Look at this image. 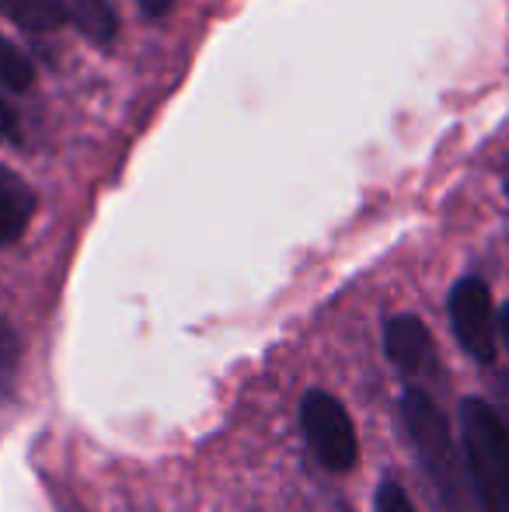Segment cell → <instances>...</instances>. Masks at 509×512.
I'll return each mask as SVG.
<instances>
[{"mask_svg":"<svg viewBox=\"0 0 509 512\" xmlns=\"http://www.w3.org/2000/svg\"><path fill=\"white\" fill-rule=\"evenodd\" d=\"M464 467L485 512H509V425L482 398L461 405Z\"/></svg>","mask_w":509,"mask_h":512,"instance_id":"obj_1","label":"cell"},{"mask_svg":"<svg viewBox=\"0 0 509 512\" xmlns=\"http://www.w3.org/2000/svg\"><path fill=\"white\" fill-rule=\"evenodd\" d=\"M450 324L461 342V349L478 363H492L496 359V331L499 317L492 307V293L482 279L468 276L454 286L450 293Z\"/></svg>","mask_w":509,"mask_h":512,"instance_id":"obj_4","label":"cell"},{"mask_svg":"<svg viewBox=\"0 0 509 512\" xmlns=\"http://www.w3.org/2000/svg\"><path fill=\"white\" fill-rule=\"evenodd\" d=\"M14 133H18V115H14L11 105L0 102V143L14 140Z\"/></svg>","mask_w":509,"mask_h":512,"instance_id":"obj_12","label":"cell"},{"mask_svg":"<svg viewBox=\"0 0 509 512\" xmlns=\"http://www.w3.org/2000/svg\"><path fill=\"white\" fill-rule=\"evenodd\" d=\"M35 213V196L14 171L0 168V244L18 241Z\"/></svg>","mask_w":509,"mask_h":512,"instance_id":"obj_6","label":"cell"},{"mask_svg":"<svg viewBox=\"0 0 509 512\" xmlns=\"http://www.w3.org/2000/svg\"><path fill=\"white\" fill-rule=\"evenodd\" d=\"M300 425H304L307 446L328 471H353L360 457V439L339 398H332L328 391H307L300 401Z\"/></svg>","mask_w":509,"mask_h":512,"instance_id":"obj_3","label":"cell"},{"mask_svg":"<svg viewBox=\"0 0 509 512\" xmlns=\"http://www.w3.org/2000/svg\"><path fill=\"white\" fill-rule=\"evenodd\" d=\"M377 512H415V506L398 481H384V485L377 488Z\"/></svg>","mask_w":509,"mask_h":512,"instance_id":"obj_11","label":"cell"},{"mask_svg":"<svg viewBox=\"0 0 509 512\" xmlns=\"http://www.w3.org/2000/svg\"><path fill=\"white\" fill-rule=\"evenodd\" d=\"M70 21L88 35L91 42H112L116 39V11L109 0H74L70 4Z\"/></svg>","mask_w":509,"mask_h":512,"instance_id":"obj_8","label":"cell"},{"mask_svg":"<svg viewBox=\"0 0 509 512\" xmlns=\"http://www.w3.org/2000/svg\"><path fill=\"white\" fill-rule=\"evenodd\" d=\"M401 418H405L408 439L419 453L422 471L443 495V502L457 506L461 502V464H457V446L450 436L447 415L440 411L433 398L419 387H408L401 394Z\"/></svg>","mask_w":509,"mask_h":512,"instance_id":"obj_2","label":"cell"},{"mask_svg":"<svg viewBox=\"0 0 509 512\" xmlns=\"http://www.w3.org/2000/svg\"><path fill=\"white\" fill-rule=\"evenodd\" d=\"M0 14L28 32H56L67 25L70 7L63 0H0Z\"/></svg>","mask_w":509,"mask_h":512,"instance_id":"obj_7","label":"cell"},{"mask_svg":"<svg viewBox=\"0 0 509 512\" xmlns=\"http://www.w3.org/2000/svg\"><path fill=\"white\" fill-rule=\"evenodd\" d=\"M499 335H503V342L509 345V304L499 310Z\"/></svg>","mask_w":509,"mask_h":512,"instance_id":"obj_14","label":"cell"},{"mask_svg":"<svg viewBox=\"0 0 509 512\" xmlns=\"http://www.w3.org/2000/svg\"><path fill=\"white\" fill-rule=\"evenodd\" d=\"M506 192H509V171H506Z\"/></svg>","mask_w":509,"mask_h":512,"instance_id":"obj_15","label":"cell"},{"mask_svg":"<svg viewBox=\"0 0 509 512\" xmlns=\"http://www.w3.org/2000/svg\"><path fill=\"white\" fill-rule=\"evenodd\" d=\"M140 7L147 18H161V14L171 11V0H140Z\"/></svg>","mask_w":509,"mask_h":512,"instance_id":"obj_13","label":"cell"},{"mask_svg":"<svg viewBox=\"0 0 509 512\" xmlns=\"http://www.w3.org/2000/svg\"><path fill=\"white\" fill-rule=\"evenodd\" d=\"M384 349L387 359L408 377H433L440 370V356H436V342L429 328L412 314H398L384 324Z\"/></svg>","mask_w":509,"mask_h":512,"instance_id":"obj_5","label":"cell"},{"mask_svg":"<svg viewBox=\"0 0 509 512\" xmlns=\"http://www.w3.org/2000/svg\"><path fill=\"white\" fill-rule=\"evenodd\" d=\"M21 363V338L7 321H0V391H11V380Z\"/></svg>","mask_w":509,"mask_h":512,"instance_id":"obj_10","label":"cell"},{"mask_svg":"<svg viewBox=\"0 0 509 512\" xmlns=\"http://www.w3.org/2000/svg\"><path fill=\"white\" fill-rule=\"evenodd\" d=\"M35 81V70L32 63L25 60L21 49H14L11 42L0 35V88L7 91H28Z\"/></svg>","mask_w":509,"mask_h":512,"instance_id":"obj_9","label":"cell"}]
</instances>
